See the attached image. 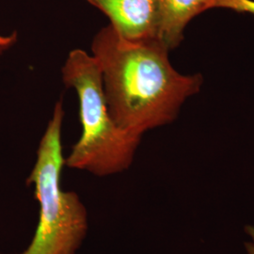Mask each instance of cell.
Masks as SVG:
<instances>
[{
  "instance_id": "cell-4",
  "label": "cell",
  "mask_w": 254,
  "mask_h": 254,
  "mask_svg": "<svg viewBox=\"0 0 254 254\" xmlns=\"http://www.w3.org/2000/svg\"><path fill=\"white\" fill-rule=\"evenodd\" d=\"M100 9L120 36L127 41L159 40L160 0H87Z\"/></svg>"
},
{
  "instance_id": "cell-5",
  "label": "cell",
  "mask_w": 254,
  "mask_h": 254,
  "mask_svg": "<svg viewBox=\"0 0 254 254\" xmlns=\"http://www.w3.org/2000/svg\"><path fill=\"white\" fill-rule=\"evenodd\" d=\"M233 0H160L161 23L159 40L169 50L180 46L184 30L191 19L206 9L229 8Z\"/></svg>"
},
{
  "instance_id": "cell-3",
  "label": "cell",
  "mask_w": 254,
  "mask_h": 254,
  "mask_svg": "<svg viewBox=\"0 0 254 254\" xmlns=\"http://www.w3.org/2000/svg\"><path fill=\"white\" fill-rule=\"evenodd\" d=\"M64 109L55 106L37 152L36 163L27 178L33 185L40 204L36 233L27 250L20 254H75L88 231V214L79 196L61 188L65 165L62 146Z\"/></svg>"
},
{
  "instance_id": "cell-7",
  "label": "cell",
  "mask_w": 254,
  "mask_h": 254,
  "mask_svg": "<svg viewBox=\"0 0 254 254\" xmlns=\"http://www.w3.org/2000/svg\"><path fill=\"white\" fill-rule=\"evenodd\" d=\"M17 42V34L16 32L10 34V35H1L0 34V55L3 54L5 51L9 50L10 47Z\"/></svg>"
},
{
  "instance_id": "cell-2",
  "label": "cell",
  "mask_w": 254,
  "mask_h": 254,
  "mask_svg": "<svg viewBox=\"0 0 254 254\" xmlns=\"http://www.w3.org/2000/svg\"><path fill=\"white\" fill-rule=\"evenodd\" d=\"M67 88L79 99L82 135L65 159L69 168L108 176L127 170L141 136L120 128L109 113L100 66L82 49L71 51L62 69Z\"/></svg>"
},
{
  "instance_id": "cell-8",
  "label": "cell",
  "mask_w": 254,
  "mask_h": 254,
  "mask_svg": "<svg viewBox=\"0 0 254 254\" xmlns=\"http://www.w3.org/2000/svg\"><path fill=\"white\" fill-rule=\"evenodd\" d=\"M246 235L249 240L245 242V250L247 254H254V226L247 225L245 227Z\"/></svg>"
},
{
  "instance_id": "cell-6",
  "label": "cell",
  "mask_w": 254,
  "mask_h": 254,
  "mask_svg": "<svg viewBox=\"0 0 254 254\" xmlns=\"http://www.w3.org/2000/svg\"><path fill=\"white\" fill-rule=\"evenodd\" d=\"M231 9L240 12H250L254 14V1L252 0H234Z\"/></svg>"
},
{
  "instance_id": "cell-1",
  "label": "cell",
  "mask_w": 254,
  "mask_h": 254,
  "mask_svg": "<svg viewBox=\"0 0 254 254\" xmlns=\"http://www.w3.org/2000/svg\"><path fill=\"white\" fill-rule=\"evenodd\" d=\"M169 51L158 39L127 41L110 25L93 38L108 109L120 128L142 136L172 123L185 101L200 91L202 76L178 73Z\"/></svg>"
}]
</instances>
